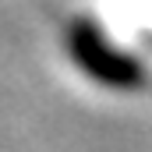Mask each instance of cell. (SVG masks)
Segmentation results:
<instances>
[{
	"mask_svg": "<svg viewBox=\"0 0 152 152\" xmlns=\"http://www.w3.org/2000/svg\"><path fill=\"white\" fill-rule=\"evenodd\" d=\"M67 50H71V60H75L78 67L92 81L106 85V88H138L142 85V64L134 57L120 53L92 21L71 25Z\"/></svg>",
	"mask_w": 152,
	"mask_h": 152,
	"instance_id": "6da1fadb",
	"label": "cell"
}]
</instances>
